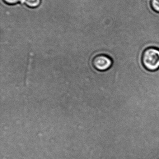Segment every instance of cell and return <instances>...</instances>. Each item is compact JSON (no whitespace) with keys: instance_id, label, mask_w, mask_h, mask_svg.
<instances>
[{"instance_id":"obj_1","label":"cell","mask_w":159,"mask_h":159,"mask_svg":"<svg viewBox=\"0 0 159 159\" xmlns=\"http://www.w3.org/2000/svg\"><path fill=\"white\" fill-rule=\"evenodd\" d=\"M142 63L146 69L154 71L159 69V49L155 47L147 48L142 55Z\"/></svg>"},{"instance_id":"obj_2","label":"cell","mask_w":159,"mask_h":159,"mask_svg":"<svg viewBox=\"0 0 159 159\" xmlns=\"http://www.w3.org/2000/svg\"><path fill=\"white\" fill-rule=\"evenodd\" d=\"M92 64L94 69L101 71L110 69L113 64L112 59L104 54L96 55L92 58Z\"/></svg>"},{"instance_id":"obj_3","label":"cell","mask_w":159,"mask_h":159,"mask_svg":"<svg viewBox=\"0 0 159 159\" xmlns=\"http://www.w3.org/2000/svg\"><path fill=\"white\" fill-rule=\"evenodd\" d=\"M33 61V54L30 53L29 54V59H28V66L25 75V82L26 84L28 85L30 80V76L31 73Z\"/></svg>"},{"instance_id":"obj_4","label":"cell","mask_w":159,"mask_h":159,"mask_svg":"<svg viewBox=\"0 0 159 159\" xmlns=\"http://www.w3.org/2000/svg\"><path fill=\"white\" fill-rule=\"evenodd\" d=\"M42 0H23L24 4L30 8H36L41 4Z\"/></svg>"},{"instance_id":"obj_5","label":"cell","mask_w":159,"mask_h":159,"mask_svg":"<svg viewBox=\"0 0 159 159\" xmlns=\"http://www.w3.org/2000/svg\"><path fill=\"white\" fill-rule=\"evenodd\" d=\"M150 6L153 11L159 14V0H150Z\"/></svg>"},{"instance_id":"obj_6","label":"cell","mask_w":159,"mask_h":159,"mask_svg":"<svg viewBox=\"0 0 159 159\" xmlns=\"http://www.w3.org/2000/svg\"><path fill=\"white\" fill-rule=\"evenodd\" d=\"M2 1L7 4L12 5L16 4L20 2H23V0H2Z\"/></svg>"}]
</instances>
